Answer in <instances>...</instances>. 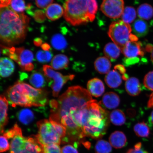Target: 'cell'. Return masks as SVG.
<instances>
[{
  "mask_svg": "<svg viewBox=\"0 0 153 153\" xmlns=\"http://www.w3.org/2000/svg\"><path fill=\"white\" fill-rule=\"evenodd\" d=\"M1 145H0V152H3L8 150L10 148V146L7 138L4 136H1L0 138Z\"/></svg>",
  "mask_w": 153,
  "mask_h": 153,
  "instance_id": "38",
  "label": "cell"
},
{
  "mask_svg": "<svg viewBox=\"0 0 153 153\" xmlns=\"http://www.w3.org/2000/svg\"><path fill=\"white\" fill-rule=\"evenodd\" d=\"M102 102L106 108L112 109L119 106L120 100L119 97L116 93L110 92L105 94L103 96Z\"/></svg>",
  "mask_w": 153,
  "mask_h": 153,
  "instance_id": "20",
  "label": "cell"
},
{
  "mask_svg": "<svg viewBox=\"0 0 153 153\" xmlns=\"http://www.w3.org/2000/svg\"><path fill=\"white\" fill-rule=\"evenodd\" d=\"M64 7V18L72 25L89 22L87 0H66Z\"/></svg>",
  "mask_w": 153,
  "mask_h": 153,
  "instance_id": "6",
  "label": "cell"
},
{
  "mask_svg": "<svg viewBox=\"0 0 153 153\" xmlns=\"http://www.w3.org/2000/svg\"><path fill=\"white\" fill-rule=\"evenodd\" d=\"M125 88L127 93L132 96L138 95L142 91V87L139 79L133 77L130 78L126 81Z\"/></svg>",
  "mask_w": 153,
  "mask_h": 153,
  "instance_id": "17",
  "label": "cell"
},
{
  "mask_svg": "<svg viewBox=\"0 0 153 153\" xmlns=\"http://www.w3.org/2000/svg\"><path fill=\"white\" fill-rule=\"evenodd\" d=\"M149 120H150L151 123L153 124V110L152 112V113H151Z\"/></svg>",
  "mask_w": 153,
  "mask_h": 153,
  "instance_id": "48",
  "label": "cell"
},
{
  "mask_svg": "<svg viewBox=\"0 0 153 153\" xmlns=\"http://www.w3.org/2000/svg\"><path fill=\"white\" fill-rule=\"evenodd\" d=\"M110 143L106 141L100 140L97 141L95 146L96 153H110L112 150Z\"/></svg>",
  "mask_w": 153,
  "mask_h": 153,
  "instance_id": "32",
  "label": "cell"
},
{
  "mask_svg": "<svg viewBox=\"0 0 153 153\" xmlns=\"http://www.w3.org/2000/svg\"><path fill=\"white\" fill-rule=\"evenodd\" d=\"M62 153H78L77 149L71 145H68L63 147Z\"/></svg>",
  "mask_w": 153,
  "mask_h": 153,
  "instance_id": "42",
  "label": "cell"
},
{
  "mask_svg": "<svg viewBox=\"0 0 153 153\" xmlns=\"http://www.w3.org/2000/svg\"><path fill=\"white\" fill-rule=\"evenodd\" d=\"M109 117L111 122L114 125H123L126 121L125 114L122 111L120 110L112 111Z\"/></svg>",
  "mask_w": 153,
  "mask_h": 153,
  "instance_id": "27",
  "label": "cell"
},
{
  "mask_svg": "<svg viewBox=\"0 0 153 153\" xmlns=\"http://www.w3.org/2000/svg\"><path fill=\"white\" fill-rule=\"evenodd\" d=\"M114 69L120 73L122 76L126 74V70L125 67L122 65H117L114 67Z\"/></svg>",
  "mask_w": 153,
  "mask_h": 153,
  "instance_id": "43",
  "label": "cell"
},
{
  "mask_svg": "<svg viewBox=\"0 0 153 153\" xmlns=\"http://www.w3.org/2000/svg\"><path fill=\"white\" fill-rule=\"evenodd\" d=\"M44 74L53 90V94L55 97H58L63 86L67 82L74 79L73 74L64 76L60 73L55 71L52 67L45 65L43 67Z\"/></svg>",
  "mask_w": 153,
  "mask_h": 153,
  "instance_id": "10",
  "label": "cell"
},
{
  "mask_svg": "<svg viewBox=\"0 0 153 153\" xmlns=\"http://www.w3.org/2000/svg\"><path fill=\"white\" fill-rule=\"evenodd\" d=\"M137 14L139 18L143 20H150L153 16V7L148 4H143L137 8Z\"/></svg>",
  "mask_w": 153,
  "mask_h": 153,
  "instance_id": "26",
  "label": "cell"
},
{
  "mask_svg": "<svg viewBox=\"0 0 153 153\" xmlns=\"http://www.w3.org/2000/svg\"><path fill=\"white\" fill-rule=\"evenodd\" d=\"M52 54L49 51H38L36 57L38 62L41 63L49 62L52 59Z\"/></svg>",
  "mask_w": 153,
  "mask_h": 153,
  "instance_id": "35",
  "label": "cell"
},
{
  "mask_svg": "<svg viewBox=\"0 0 153 153\" xmlns=\"http://www.w3.org/2000/svg\"><path fill=\"white\" fill-rule=\"evenodd\" d=\"M10 5L11 9L18 13H22L26 8L24 0H11Z\"/></svg>",
  "mask_w": 153,
  "mask_h": 153,
  "instance_id": "34",
  "label": "cell"
},
{
  "mask_svg": "<svg viewBox=\"0 0 153 153\" xmlns=\"http://www.w3.org/2000/svg\"><path fill=\"white\" fill-rule=\"evenodd\" d=\"M126 153H149L146 151L142 149V143H138L135 145L134 149H131Z\"/></svg>",
  "mask_w": 153,
  "mask_h": 153,
  "instance_id": "40",
  "label": "cell"
},
{
  "mask_svg": "<svg viewBox=\"0 0 153 153\" xmlns=\"http://www.w3.org/2000/svg\"><path fill=\"white\" fill-rule=\"evenodd\" d=\"M93 100L87 90L79 86H72L57 100H52L50 118L66 128V135L73 140L84 137L82 120L84 108Z\"/></svg>",
  "mask_w": 153,
  "mask_h": 153,
  "instance_id": "1",
  "label": "cell"
},
{
  "mask_svg": "<svg viewBox=\"0 0 153 153\" xmlns=\"http://www.w3.org/2000/svg\"><path fill=\"white\" fill-rule=\"evenodd\" d=\"M29 82L33 87L37 89L43 88L46 84L45 78L43 74L37 71L32 73L30 76Z\"/></svg>",
  "mask_w": 153,
  "mask_h": 153,
  "instance_id": "25",
  "label": "cell"
},
{
  "mask_svg": "<svg viewBox=\"0 0 153 153\" xmlns=\"http://www.w3.org/2000/svg\"><path fill=\"white\" fill-rule=\"evenodd\" d=\"M109 139L111 146L117 149L123 148L127 142L125 135L123 132L120 131H114L111 134Z\"/></svg>",
  "mask_w": 153,
  "mask_h": 153,
  "instance_id": "16",
  "label": "cell"
},
{
  "mask_svg": "<svg viewBox=\"0 0 153 153\" xmlns=\"http://www.w3.org/2000/svg\"><path fill=\"white\" fill-rule=\"evenodd\" d=\"M123 0H103L101 10L107 17L116 19L122 16L124 9Z\"/></svg>",
  "mask_w": 153,
  "mask_h": 153,
  "instance_id": "11",
  "label": "cell"
},
{
  "mask_svg": "<svg viewBox=\"0 0 153 153\" xmlns=\"http://www.w3.org/2000/svg\"><path fill=\"white\" fill-rule=\"evenodd\" d=\"M122 76L116 70L111 71L105 76V81L106 85L111 88H116L121 85Z\"/></svg>",
  "mask_w": 153,
  "mask_h": 153,
  "instance_id": "15",
  "label": "cell"
},
{
  "mask_svg": "<svg viewBox=\"0 0 153 153\" xmlns=\"http://www.w3.org/2000/svg\"><path fill=\"white\" fill-rule=\"evenodd\" d=\"M7 95L9 104L13 107L43 106L48 101L46 91L21 81L9 88Z\"/></svg>",
  "mask_w": 153,
  "mask_h": 153,
  "instance_id": "4",
  "label": "cell"
},
{
  "mask_svg": "<svg viewBox=\"0 0 153 153\" xmlns=\"http://www.w3.org/2000/svg\"><path fill=\"white\" fill-rule=\"evenodd\" d=\"M151 60H152V62L153 64V50L152 51V54L151 55Z\"/></svg>",
  "mask_w": 153,
  "mask_h": 153,
  "instance_id": "49",
  "label": "cell"
},
{
  "mask_svg": "<svg viewBox=\"0 0 153 153\" xmlns=\"http://www.w3.org/2000/svg\"><path fill=\"white\" fill-rule=\"evenodd\" d=\"M37 125L38 134L35 137L40 144H60L62 138L50 120H42L38 122Z\"/></svg>",
  "mask_w": 153,
  "mask_h": 153,
  "instance_id": "7",
  "label": "cell"
},
{
  "mask_svg": "<svg viewBox=\"0 0 153 153\" xmlns=\"http://www.w3.org/2000/svg\"><path fill=\"white\" fill-rule=\"evenodd\" d=\"M0 37L1 41L11 45L18 43L25 36L29 19L23 13L15 12L10 7H1Z\"/></svg>",
  "mask_w": 153,
  "mask_h": 153,
  "instance_id": "2",
  "label": "cell"
},
{
  "mask_svg": "<svg viewBox=\"0 0 153 153\" xmlns=\"http://www.w3.org/2000/svg\"><path fill=\"white\" fill-rule=\"evenodd\" d=\"M138 38L134 34H131L130 37V41L133 42H137L138 40Z\"/></svg>",
  "mask_w": 153,
  "mask_h": 153,
  "instance_id": "46",
  "label": "cell"
},
{
  "mask_svg": "<svg viewBox=\"0 0 153 153\" xmlns=\"http://www.w3.org/2000/svg\"><path fill=\"white\" fill-rule=\"evenodd\" d=\"M17 116L19 121L25 125H28L31 123L34 119L33 112L28 108L20 110L17 114Z\"/></svg>",
  "mask_w": 153,
  "mask_h": 153,
  "instance_id": "28",
  "label": "cell"
},
{
  "mask_svg": "<svg viewBox=\"0 0 153 153\" xmlns=\"http://www.w3.org/2000/svg\"><path fill=\"white\" fill-rule=\"evenodd\" d=\"M14 64L12 60L7 57L1 58L0 60V74L1 77H8L14 72Z\"/></svg>",
  "mask_w": 153,
  "mask_h": 153,
  "instance_id": "14",
  "label": "cell"
},
{
  "mask_svg": "<svg viewBox=\"0 0 153 153\" xmlns=\"http://www.w3.org/2000/svg\"><path fill=\"white\" fill-rule=\"evenodd\" d=\"M135 133L139 137H148L150 134V130L144 122H139L136 124L134 127Z\"/></svg>",
  "mask_w": 153,
  "mask_h": 153,
  "instance_id": "30",
  "label": "cell"
},
{
  "mask_svg": "<svg viewBox=\"0 0 153 153\" xmlns=\"http://www.w3.org/2000/svg\"><path fill=\"white\" fill-rule=\"evenodd\" d=\"M121 51L126 57H135L143 56L144 51L141 48V44L137 42L129 41L126 43Z\"/></svg>",
  "mask_w": 153,
  "mask_h": 153,
  "instance_id": "12",
  "label": "cell"
},
{
  "mask_svg": "<svg viewBox=\"0 0 153 153\" xmlns=\"http://www.w3.org/2000/svg\"><path fill=\"white\" fill-rule=\"evenodd\" d=\"M87 1L90 22H93L95 18V14L98 9L97 0H87Z\"/></svg>",
  "mask_w": 153,
  "mask_h": 153,
  "instance_id": "33",
  "label": "cell"
},
{
  "mask_svg": "<svg viewBox=\"0 0 153 153\" xmlns=\"http://www.w3.org/2000/svg\"><path fill=\"white\" fill-rule=\"evenodd\" d=\"M108 112L95 100L88 102L84 108L82 127L84 137L95 139L102 138L106 133L109 123Z\"/></svg>",
  "mask_w": 153,
  "mask_h": 153,
  "instance_id": "3",
  "label": "cell"
},
{
  "mask_svg": "<svg viewBox=\"0 0 153 153\" xmlns=\"http://www.w3.org/2000/svg\"><path fill=\"white\" fill-rule=\"evenodd\" d=\"M69 60L68 57L64 54L55 55L51 62V67L56 70L64 69L68 68Z\"/></svg>",
  "mask_w": 153,
  "mask_h": 153,
  "instance_id": "24",
  "label": "cell"
},
{
  "mask_svg": "<svg viewBox=\"0 0 153 153\" xmlns=\"http://www.w3.org/2000/svg\"><path fill=\"white\" fill-rule=\"evenodd\" d=\"M136 16L137 12L134 8L132 7L128 6L124 8L121 17L123 22L129 24L134 21Z\"/></svg>",
  "mask_w": 153,
  "mask_h": 153,
  "instance_id": "29",
  "label": "cell"
},
{
  "mask_svg": "<svg viewBox=\"0 0 153 153\" xmlns=\"http://www.w3.org/2000/svg\"><path fill=\"white\" fill-rule=\"evenodd\" d=\"M148 107L149 108H153V93L150 96L148 103Z\"/></svg>",
  "mask_w": 153,
  "mask_h": 153,
  "instance_id": "45",
  "label": "cell"
},
{
  "mask_svg": "<svg viewBox=\"0 0 153 153\" xmlns=\"http://www.w3.org/2000/svg\"><path fill=\"white\" fill-rule=\"evenodd\" d=\"M121 50L115 44L108 43L105 46L104 50V54L112 62H114L120 55Z\"/></svg>",
  "mask_w": 153,
  "mask_h": 153,
  "instance_id": "22",
  "label": "cell"
},
{
  "mask_svg": "<svg viewBox=\"0 0 153 153\" xmlns=\"http://www.w3.org/2000/svg\"><path fill=\"white\" fill-rule=\"evenodd\" d=\"M94 65L95 70L101 74H108L111 66L110 61L105 57L97 58L95 61Z\"/></svg>",
  "mask_w": 153,
  "mask_h": 153,
  "instance_id": "21",
  "label": "cell"
},
{
  "mask_svg": "<svg viewBox=\"0 0 153 153\" xmlns=\"http://www.w3.org/2000/svg\"><path fill=\"white\" fill-rule=\"evenodd\" d=\"M43 153H62L59 145L51 144L42 145Z\"/></svg>",
  "mask_w": 153,
  "mask_h": 153,
  "instance_id": "36",
  "label": "cell"
},
{
  "mask_svg": "<svg viewBox=\"0 0 153 153\" xmlns=\"http://www.w3.org/2000/svg\"><path fill=\"white\" fill-rule=\"evenodd\" d=\"M11 0H1V8L8 7L10 4Z\"/></svg>",
  "mask_w": 153,
  "mask_h": 153,
  "instance_id": "44",
  "label": "cell"
},
{
  "mask_svg": "<svg viewBox=\"0 0 153 153\" xmlns=\"http://www.w3.org/2000/svg\"><path fill=\"white\" fill-rule=\"evenodd\" d=\"M88 91L91 95L98 97L102 95L105 91V86L100 79L94 78L88 82L87 85Z\"/></svg>",
  "mask_w": 153,
  "mask_h": 153,
  "instance_id": "13",
  "label": "cell"
},
{
  "mask_svg": "<svg viewBox=\"0 0 153 153\" xmlns=\"http://www.w3.org/2000/svg\"><path fill=\"white\" fill-rule=\"evenodd\" d=\"M132 28L130 25L122 20L116 21L110 25L108 31L109 37L121 50L130 41Z\"/></svg>",
  "mask_w": 153,
  "mask_h": 153,
  "instance_id": "9",
  "label": "cell"
},
{
  "mask_svg": "<svg viewBox=\"0 0 153 153\" xmlns=\"http://www.w3.org/2000/svg\"><path fill=\"white\" fill-rule=\"evenodd\" d=\"M51 45L55 49L62 50L66 48L67 42L65 39L60 34L53 36L51 40Z\"/></svg>",
  "mask_w": 153,
  "mask_h": 153,
  "instance_id": "31",
  "label": "cell"
},
{
  "mask_svg": "<svg viewBox=\"0 0 153 153\" xmlns=\"http://www.w3.org/2000/svg\"><path fill=\"white\" fill-rule=\"evenodd\" d=\"M64 14V9L58 4H51L46 9V16L51 20H57L60 18Z\"/></svg>",
  "mask_w": 153,
  "mask_h": 153,
  "instance_id": "19",
  "label": "cell"
},
{
  "mask_svg": "<svg viewBox=\"0 0 153 153\" xmlns=\"http://www.w3.org/2000/svg\"><path fill=\"white\" fill-rule=\"evenodd\" d=\"M2 52L18 63L23 71H30L33 69L32 62L34 56L30 51L23 48L5 47L3 48Z\"/></svg>",
  "mask_w": 153,
  "mask_h": 153,
  "instance_id": "8",
  "label": "cell"
},
{
  "mask_svg": "<svg viewBox=\"0 0 153 153\" xmlns=\"http://www.w3.org/2000/svg\"><path fill=\"white\" fill-rule=\"evenodd\" d=\"M53 0H36V4L37 7L41 9H46L50 5L52 4Z\"/></svg>",
  "mask_w": 153,
  "mask_h": 153,
  "instance_id": "39",
  "label": "cell"
},
{
  "mask_svg": "<svg viewBox=\"0 0 153 153\" xmlns=\"http://www.w3.org/2000/svg\"><path fill=\"white\" fill-rule=\"evenodd\" d=\"M8 104V101L6 97L3 95H1L0 99V130L1 133H4V129L5 126L8 122L7 111Z\"/></svg>",
  "mask_w": 153,
  "mask_h": 153,
  "instance_id": "18",
  "label": "cell"
},
{
  "mask_svg": "<svg viewBox=\"0 0 153 153\" xmlns=\"http://www.w3.org/2000/svg\"><path fill=\"white\" fill-rule=\"evenodd\" d=\"M10 153H43L42 145L37 139L24 137L22 130L15 124L10 131Z\"/></svg>",
  "mask_w": 153,
  "mask_h": 153,
  "instance_id": "5",
  "label": "cell"
},
{
  "mask_svg": "<svg viewBox=\"0 0 153 153\" xmlns=\"http://www.w3.org/2000/svg\"><path fill=\"white\" fill-rule=\"evenodd\" d=\"M42 48L45 51H49L50 48L49 46L47 44H44V45H42Z\"/></svg>",
  "mask_w": 153,
  "mask_h": 153,
  "instance_id": "47",
  "label": "cell"
},
{
  "mask_svg": "<svg viewBox=\"0 0 153 153\" xmlns=\"http://www.w3.org/2000/svg\"><path fill=\"white\" fill-rule=\"evenodd\" d=\"M139 58L138 57H127L124 59L123 62L124 66L128 67L137 64L139 62Z\"/></svg>",
  "mask_w": 153,
  "mask_h": 153,
  "instance_id": "41",
  "label": "cell"
},
{
  "mask_svg": "<svg viewBox=\"0 0 153 153\" xmlns=\"http://www.w3.org/2000/svg\"><path fill=\"white\" fill-rule=\"evenodd\" d=\"M134 33L139 37H143L148 34L149 27L148 24L142 19H137L133 25Z\"/></svg>",
  "mask_w": 153,
  "mask_h": 153,
  "instance_id": "23",
  "label": "cell"
},
{
  "mask_svg": "<svg viewBox=\"0 0 153 153\" xmlns=\"http://www.w3.org/2000/svg\"><path fill=\"white\" fill-rule=\"evenodd\" d=\"M143 85L146 88L153 91V71L149 72L145 75Z\"/></svg>",
  "mask_w": 153,
  "mask_h": 153,
  "instance_id": "37",
  "label": "cell"
}]
</instances>
